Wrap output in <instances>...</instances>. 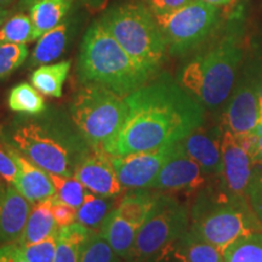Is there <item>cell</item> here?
<instances>
[{
  "label": "cell",
  "instance_id": "3957f363",
  "mask_svg": "<svg viewBox=\"0 0 262 262\" xmlns=\"http://www.w3.org/2000/svg\"><path fill=\"white\" fill-rule=\"evenodd\" d=\"M77 71L83 84H100L123 97L150 79L100 21L85 33Z\"/></svg>",
  "mask_w": 262,
  "mask_h": 262
},
{
  "label": "cell",
  "instance_id": "d6986e66",
  "mask_svg": "<svg viewBox=\"0 0 262 262\" xmlns=\"http://www.w3.org/2000/svg\"><path fill=\"white\" fill-rule=\"evenodd\" d=\"M137 231L139 229L122 217L114 208L101 226L100 233L106 238L118 256L129 261L135 247Z\"/></svg>",
  "mask_w": 262,
  "mask_h": 262
},
{
  "label": "cell",
  "instance_id": "bcb514c9",
  "mask_svg": "<svg viewBox=\"0 0 262 262\" xmlns=\"http://www.w3.org/2000/svg\"><path fill=\"white\" fill-rule=\"evenodd\" d=\"M15 0H0V6H3V8H6L8 9L10 5L14 4Z\"/></svg>",
  "mask_w": 262,
  "mask_h": 262
},
{
  "label": "cell",
  "instance_id": "b9f144b4",
  "mask_svg": "<svg viewBox=\"0 0 262 262\" xmlns=\"http://www.w3.org/2000/svg\"><path fill=\"white\" fill-rule=\"evenodd\" d=\"M10 16H11V11H10L9 9L0 6V27H2V25L4 24Z\"/></svg>",
  "mask_w": 262,
  "mask_h": 262
},
{
  "label": "cell",
  "instance_id": "277c9868",
  "mask_svg": "<svg viewBox=\"0 0 262 262\" xmlns=\"http://www.w3.org/2000/svg\"><path fill=\"white\" fill-rule=\"evenodd\" d=\"M242 55L241 41L237 35L229 33L182 68L179 84L203 107L215 110L232 93Z\"/></svg>",
  "mask_w": 262,
  "mask_h": 262
},
{
  "label": "cell",
  "instance_id": "f546056e",
  "mask_svg": "<svg viewBox=\"0 0 262 262\" xmlns=\"http://www.w3.org/2000/svg\"><path fill=\"white\" fill-rule=\"evenodd\" d=\"M49 175L54 182L58 198L66 204L73 206L75 209H79L84 202L85 193H86L83 183L78 179H75L74 176L67 178V176L55 175V173H49Z\"/></svg>",
  "mask_w": 262,
  "mask_h": 262
},
{
  "label": "cell",
  "instance_id": "6da1fadb",
  "mask_svg": "<svg viewBox=\"0 0 262 262\" xmlns=\"http://www.w3.org/2000/svg\"><path fill=\"white\" fill-rule=\"evenodd\" d=\"M127 117L103 150L126 156L175 145L202 126L204 107L178 80L163 73L125 96Z\"/></svg>",
  "mask_w": 262,
  "mask_h": 262
},
{
  "label": "cell",
  "instance_id": "e575fe53",
  "mask_svg": "<svg viewBox=\"0 0 262 262\" xmlns=\"http://www.w3.org/2000/svg\"><path fill=\"white\" fill-rule=\"evenodd\" d=\"M51 201V210L54 214L55 221H56L57 226L60 228L68 226L77 220V210L78 209L73 208V206L66 204L62 202L57 195L52 196Z\"/></svg>",
  "mask_w": 262,
  "mask_h": 262
},
{
  "label": "cell",
  "instance_id": "2e32d148",
  "mask_svg": "<svg viewBox=\"0 0 262 262\" xmlns=\"http://www.w3.org/2000/svg\"><path fill=\"white\" fill-rule=\"evenodd\" d=\"M221 134L203 130L202 126L192 131L185 139L179 141V146L189 158L201 166L206 175H221Z\"/></svg>",
  "mask_w": 262,
  "mask_h": 262
},
{
  "label": "cell",
  "instance_id": "ac0fdd59",
  "mask_svg": "<svg viewBox=\"0 0 262 262\" xmlns=\"http://www.w3.org/2000/svg\"><path fill=\"white\" fill-rule=\"evenodd\" d=\"M77 28V18L71 17L66 18L57 27L44 33L33 50L29 66L35 67L57 60L70 45Z\"/></svg>",
  "mask_w": 262,
  "mask_h": 262
},
{
  "label": "cell",
  "instance_id": "4316f807",
  "mask_svg": "<svg viewBox=\"0 0 262 262\" xmlns=\"http://www.w3.org/2000/svg\"><path fill=\"white\" fill-rule=\"evenodd\" d=\"M8 104L14 112L28 116H39L47 111L44 98L33 85L28 83H19L10 90Z\"/></svg>",
  "mask_w": 262,
  "mask_h": 262
},
{
  "label": "cell",
  "instance_id": "1f68e13d",
  "mask_svg": "<svg viewBox=\"0 0 262 262\" xmlns=\"http://www.w3.org/2000/svg\"><path fill=\"white\" fill-rule=\"evenodd\" d=\"M28 57L26 44L0 42V80L8 78L25 63Z\"/></svg>",
  "mask_w": 262,
  "mask_h": 262
},
{
  "label": "cell",
  "instance_id": "30bf717a",
  "mask_svg": "<svg viewBox=\"0 0 262 262\" xmlns=\"http://www.w3.org/2000/svg\"><path fill=\"white\" fill-rule=\"evenodd\" d=\"M222 191L232 198L247 199V191L255 176L253 152L247 141L227 130L221 136Z\"/></svg>",
  "mask_w": 262,
  "mask_h": 262
},
{
  "label": "cell",
  "instance_id": "74e56055",
  "mask_svg": "<svg viewBox=\"0 0 262 262\" xmlns=\"http://www.w3.org/2000/svg\"><path fill=\"white\" fill-rule=\"evenodd\" d=\"M0 262H29L22 254L17 243H9L0 247Z\"/></svg>",
  "mask_w": 262,
  "mask_h": 262
},
{
  "label": "cell",
  "instance_id": "cb8c5ba5",
  "mask_svg": "<svg viewBox=\"0 0 262 262\" xmlns=\"http://www.w3.org/2000/svg\"><path fill=\"white\" fill-rule=\"evenodd\" d=\"M158 196L159 193H153L147 189H133V192L123 196L116 209L122 217L140 229L155 208Z\"/></svg>",
  "mask_w": 262,
  "mask_h": 262
},
{
  "label": "cell",
  "instance_id": "d6a6232c",
  "mask_svg": "<svg viewBox=\"0 0 262 262\" xmlns=\"http://www.w3.org/2000/svg\"><path fill=\"white\" fill-rule=\"evenodd\" d=\"M18 247L29 262H54L57 248V235H52L38 243L18 244Z\"/></svg>",
  "mask_w": 262,
  "mask_h": 262
},
{
  "label": "cell",
  "instance_id": "7402d4cb",
  "mask_svg": "<svg viewBox=\"0 0 262 262\" xmlns=\"http://www.w3.org/2000/svg\"><path fill=\"white\" fill-rule=\"evenodd\" d=\"M170 251L178 262H225L224 253L188 229Z\"/></svg>",
  "mask_w": 262,
  "mask_h": 262
},
{
  "label": "cell",
  "instance_id": "f6af8a7d",
  "mask_svg": "<svg viewBox=\"0 0 262 262\" xmlns=\"http://www.w3.org/2000/svg\"><path fill=\"white\" fill-rule=\"evenodd\" d=\"M5 191H6V187L3 185V182L0 181V210H2V205H3V201H4Z\"/></svg>",
  "mask_w": 262,
  "mask_h": 262
},
{
  "label": "cell",
  "instance_id": "52a82bcc",
  "mask_svg": "<svg viewBox=\"0 0 262 262\" xmlns=\"http://www.w3.org/2000/svg\"><path fill=\"white\" fill-rule=\"evenodd\" d=\"M74 127L93 149L103 150L127 117L125 97L100 84H84L70 106Z\"/></svg>",
  "mask_w": 262,
  "mask_h": 262
},
{
  "label": "cell",
  "instance_id": "4fadbf2b",
  "mask_svg": "<svg viewBox=\"0 0 262 262\" xmlns=\"http://www.w3.org/2000/svg\"><path fill=\"white\" fill-rule=\"evenodd\" d=\"M206 173L179 146L163 165L152 189L171 192H195L205 185Z\"/></svg>",
  "mask_w": 262,
  "mask_h": 262
},
{
  "label": "cell",
  "instance_id": "9c48e42d",
  "mask_svg": "<svg viewBox=\"0 0 262 262\" xmlns=\"http://www.w3.org/2000/svg\"><path fill=\"white\" fill-rule=\"evenodd\" d=\"M155 17L170 54L185 55L210 35L217 24L219 6L192 0L182 8Z\"/></svg>",
  "mask_w": 262,
  "mask_h": 262
},
{
  "label": "cell",
  "instance_id": "8992f818",
  "mask_svg": "<svg viewBox=\"0 0 262 262\" xmlns=\"http://www.w3.org/2000/svg\"><path fill=\"white\" fill-rule=\"evenodd\" d=\"M191 231L222 253L239 238L262 232L247 199L232 198L222 191L202 195L193 206Z\"/></svg>",
  "mask_w": 262,
  "mask_h": 262
},
{
  "label": "cell",
  "instance_id": "9a60e30c",
  "mask_svg": "<svg viewBox=\"0 0 262 262\" xmlns=\"http://www.w3.org/2000/svg\"><path fill=\"white\" fill-rule=\"evenodd\" d=\"M3 143V142H2ZM18 166V173L12 186L31 203L47 201L56 195V188L49 172L5 143H3Z\"/></svg>",
  "mask_w": 262,
  "mask_h": 262
},
{
  "label": "cell",
  "instance_id": "d4e9b609",
  "mask_svg": "<svg viewBox=\"0 0 262 262\" xmlns=\"http://www.w3.org/2000/svg\"><path fill=\"white\" fill-rule=\"evenodd\" d=\"M71 64V61H61L54 64L39 66L31 74V83L45 96L61 97Z\"/></svg>",
  "mask_w": 262,
  "mask_h": 262
},
{
  "label": "cell",
  "instance_id": "7a4b0ae2",
  "mask_svg": "<svg viewBox=\"0 0 262 262\" xmlns=\"http://www.w3.org/2000/svg\"><path fill=\"white\" fill-rule=\"evenodd\" d=\"M0 142L25 156L49 173L74 176L93 150L79 131L57 112L39 118H17L0 129Z\"/></svg>",
  "mask_w": 262,
  "mask_h": 262
},
{
  "label": "cell",
  "instance_id": "ba28073f",
  "mask_svg": "<svg viewBox=\"0 0 262 262\" xmlns=\"http://www.w3.org/2000/svg\"><path fill=\"white\" fill-rule=\"evenodd\" d=\"M189 210L172 196L160 194L136 234L129 262H150L169 250L188 231Z\"/></svg>",
  "mask_w": 262,
  "mask_h": 262
},
{
  "label": "cell",
  "instance_id": "83f0119b",
  "mask_svg": "<svg viewBox=\"0 0 262 262\" xmlns=\"http://www.w3.org/2000/svg\"><path fill=\"white\" fill-rule=\"evenodd\" d=\"M39 38L31 17L22 12L10 16L0 27V42L27 44Z\"/></svg>",
  "mask_w": 262,
  "mask_h": 262
},
{
  "label": "cell",
  "instance_id": "5bb4252c",
  "mask_svg": "<svg viewBox=\"0 0 262 262\" xmlns=\"http://www.w3.org/2000/svg\"><path fill=\"white\" fill-rule=\"evenodd\" d=\"M74 178L97 195L116 196L123 189L111 156L104 150H91L78 165Z\"/></svg>",
  "mask_w": 262,
  "mask_h": 262
},
{
  "label": "cell",
  "instance_id": "44dd1931",
  "mask_svg": "<svg viewBox=\"0 0 262 262\" xmlns=\"http://www.w3.org/2000/svg\"><path fill=\"white\" fill-rule=\"evenodd\" d=\"M74 0H35L28 9L38 38L67 18Z\"/></svg>",
  "mask_w": 262,
  "mask_h": 262
},
{
  "label": "cell",
  "instance_id": "7c38bea8",
  "mask_svg": "<svg viewBox=\"0 0 262 262\" xmlns=\"http://www.w3.org/2000/svg\"><path fill=\"white\" fill-rule=\"evenodd\" d=\"M224 130L239 139L255 136L261 130V110L257 97L256 79L248 78L235 88L224 117Z\"/></svg>",
  "mask_w": 262,
  "mask_h": 262
},
{
  "label": "cell",
  "instance_id": "8fae6325",
  "mask_svg": "<svg viewBox=\"0 0 262 262\" xmlns=\"http://www.w3.org/2000/svg\"><path fill=\"white\" fill-rule=\"evenodd\" d=\"M176 148L178 143L126 156H110L124 189H148L152 187L163 165L175 153Z\"/></svg>",
  "mask_w": 262,
  "mask_h": 262
},
{
  "label": "cell",
  "instance_id": "ab89813d",
  "mask_svg": "<svg viewBox=\"0 0 262 262\" xmlns=\"http://www.w3.org/2000/svg\"><path fill=\"white\" fill-rule=\"evenodd\" d=\"M81 2H83V4L86 6L88 9L96 10L102 8L104 3H106V0H81Z\"/></svg>",
  "mask_w": 262,
  "mask_h": 262
},
{
  "label": "cell",
  "instance_id": "603a6c76",
  "mask_svg": "<svg viewBox=\"0 0 262 262\" xmlns=\"http://www.w3.org/2000/svg\"><path fill=\"white\" fill-rule=\"evenodd\" d=\"M94 233L78 221L60 228L54 262H79L81 250Z\"/></svg>",
  "mask_w": 262,
  "mask_h": 262
},
{
  "label": "cell",
  "instance_id": "e0dca14e",
  "mask_svg": "<svg viewBox=\"0 0 262 262\" xmlns=\"http://www.w3.org/2000/svg\"><path fill=\"white\" fill-rule=\"evenodd\" d=\"M32 205L28 199L10 185L6 187L0 210V243L9 244L19 241L27 224Z\"/></svg>",
  "mask_w": 262,
  "mask_h": 262
},
{
  "label": "cell",
  "instance_id": "ee69618b",
  "mask_svg": "<svg viewBox=\"0 0 262 262\" xmlns=\"http://www.w3.org/2000/svg\"><path fill=\"white\" fill-rule=\"evenodd\" d=\"M203 2L209 3V4L215 5V6H224V5L231 4L233 0H203Z\"/></svg>",
  "mask_w": 262,
  "mask_h": 262
},
{
  "label": "cell",
  "instance_id": "d590c367",
  "mask_svg": "<svg viewBox=\"0 0 262 262\" xmlns=\"http://www.w3.org/2000/svg\"><path fill=\"white\" fill-rule=\"evenodd\" d=\"M17 173H18V166L16 162L10 156V153L6 150L5 146L0 145V179L3 181L10 183L15 182L16 178H17Z\"/></svg>",
  "mask_w": 262,
  "mask_h": 262
},
{
  "label": "cell",
  "instance_id": "836d02e7",
  "mask_svg": "<svg viewBox=\"0 0 262 262\" xmlns=\"http://www.w3.org/2000/svg\"><path fill=\"white\" fill-rule=\"evenodd\" d=\"M245 196L251 211L262 226V173H255Z\"/></svg>",
  "mask_w": 262,
  "mask_h": 262
},
{
  "label": "cell",
  "instance_id": "7bdbcfd3",
  "mask_svg": "<svg viewBox=\"0 0 262 262\" xmlns=\"http://www.w3.org/2000/svg\"><path fill=\"white\" fill-rule=\"evenodd\" d=\"M35 0H18L17 9L18 11H24V10H28L31 8V5L34 3Z\"/></svg>",
  "mask_w": 262,
  "mask_h": 262
},
{
  "label": "cell",
  "instance_id": "5b68a950",
  "mask_svg": "<svg viewBox=\"0 0 262 262\" xmlns=\"http://www.w3.org/2000/svg\"><path fill=\"white\" fill-rule=\"evenodd\" d=\"M98 21L147 75L152 78L158 72L168 45L155 15L146 4H117L106 10Z\"/></svg>",
  "mask_w": 262,
  "mask_h": 262
},
{
  "label": "cell",
  "instance_id": "f1b7e54d",
  "mask_svg": "<svg viewBox=\"0 0 262 262\" xmlns=\"http://www.w3.org/2000/svg\"><path fill=\"white\" fill-rule=\"evenodd\" d=\"M225 262H262V232L239 238L224 253Z\"/></svg>",
  "mask_w": 262,
  "mask_h": 262
},
{
  "label": "cell",
  "instance_id": "8d00e7d4",
  "mask_svg": "<svg viewBox=\"0 0 262 262\" xmlns=\"http://www.w3.org/2000/svg\"><path fill=\"white\" fill-rule=\"evenodd\" d=\"M147 8L152 11L153 15H163L171 12L173 10L182 8L192 0H145Z\"/></svg>",
  "mask_w": 262,
  "mask_h": 262
},
{
  "label": "cell",
  "instance_id": "f35d334b",
  "mask_svg": "<svg viewBox=\"0 0 262 262\" xmlns=\"http://www.w3.org/2000/svg\"><path fill=\"white\" fill-rule=\"evenodd\" d=\"M255 163L262 166V129L254 136V145L251 148Z\"/></svg>",
  "mask_w": 262,
  "mask_h": 262
},
{
  "label": "cell",
  "instance_id": "484cf974",
  "mask_svg": "<svg viewBox=\"0 0 262 262\" xmlns=\"http://www.w3.org/2000/svg\"><path fill=\"white\" fill-rule=\"evenodd\" d=\"M113 204V196H96L95 193L86 192L83 204L77 210V221L91 229L101 227L114 209Z\"/></svg>",
  "mask_w": 262,
  "mask_h": 262
},
{
  "label": "cell",
  "instance_id": "4dcf8cb0",
  "mask_svg": "<svg viewBox=\"0 0 262 262\" xmlns=\"http://www.w3.org/2000/svg\"><path fill=\"white\" fill-rule=\"evenodd\" d=\"M110 243L101 233H95L89 238L81 250L79 262H122Z\"/></svg>",
  "mask_w": 262,
  "mask_h": 262
},
{
  "label": "cell",
  "instance_id": "60d3db41",
  "mask_svg": "<svg viewBox=\"0 0 262 262\" xmlns=\"http://www.w3.org/2000/svg\"><path fill=\"white\" fill-rule=\"evenodd\" d=\"M257 85V97H258V103H260V110H261V122H262V75L258 79H256ZM262 129V126H261Z\"/></svg>",
  "mask_w": 262,
  "mask_h": 262
},
{
  "label": "cell",
  "instance_id": "ffe728a7",
  "mask_svg": "<svg viewBox=\"0 0 262 262\" xmlns=\"http://www.w3.org/2000/svg\"><path fill=\"white\" fill-rule=\"evenodd\" d=\"M50 199L33 203L24 233L16 243H38V242L44 241L52 235L58 234L60 227L57 226L54 214H52Z\"/></svg>",
  "mask_w": 262,
  "mask_h": 262
}]
</instances>
